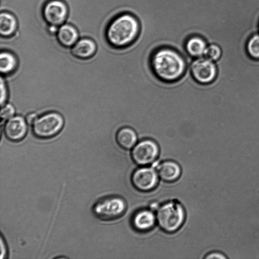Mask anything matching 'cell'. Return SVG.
Instances as JSON below:
<instances>
[{"mask_svg":"<svg viewBox=\"0 0 259 259\" xmlns=\"http://www.w3.org/2000/svg\"><path fill=\"white\" fill-rule=\"evenodd\" d=\"M37 117L35 112H30L26 115L25 119L28 124L32 125Z\"/></svg>","mask_w":259,"mask_h":259,"instance_id":"d4e9b609","label":"cell"},{"mask_svg":"<svg viewBox=\"0 0 259 259\" xmlns=\"http://www.w3.org/2000/svg\"><path fill=\"white\" fill-rule=\"evenodd\" d=\"M207 44L200 37L192 36L187 40L185 48L187 54L194 58L203 57Z\"/></svg>","mask_w":259,"mask_h":259,"instance_id":"ac0fdd59","label":"cell"},{"mask_svg":"<svg viewBox=\"0 0 259 259\" xmlns=\"http://www.w3.org/2000/svg\"><path fill=\"white\" fill-rule=\"evenodd\" d=\"M140 24L135 17L129 14L119 15L107 26L106 38L116 48H122L132 44L138 37Z\"/></svg>","mask_w":259,"mask_h":259,"instance_id":"3957f363","label":"cell"},{"mask_svg":"<svg viewBox=\"0 0 259 259\" xmlns=\"http://www.w3.org/2000/svg\"><path fill=\"white\" fill-rule=\"evenodd\" d=\"M190 73L194 80L201 85L212 83L217 75V67L215 62L204 57L194 60L190 67Z\"/></svg>","mask_w":259,"mask_h":259,"instance_id":"52a82bcc","label":"cell"},{"mask_svg":"<svg viewBox=\"0 0 259 259\" xmlns=\"http://www.w3.org/2000/svg\"><path fill=\"white\" fill-rule=\"evenodd\" d=\"M18 22L11 13L2 12L0 15V34L3 37H10L17 30Z\"/></svg>","mask_w":259,"mask_h":259,"instance_id":"e0dca14e","label":"cell"},{"mask_svg":"<svg viewBox=\"0 0 259 259\" xmlns=\"http://www.w3.org/2000/svg\"><path fill=\"white\" fill-rule=\"evenodd\" d=\"M5 81L3 79L2 77L1 78V106H3L6 103V101L7 99V89Z\"/></svg>","mask_w":259,"mask_h":259,"instance_id":"603a6c76","label":"cell"},{"mask_svg":"<svg viewBox=\"0 0 259 259\" xmlns=\"http://www.w3.org/2000/svg\"><path fill=\"white\" fill-rule=\"evenodd\" d=\"M159 176L156 169L142 166L134 171L131 176L133 186L141 192L153 190L157 185Z\"/></svg>","mask_w":259,"mask_h":259,"instance_id":"9c48e42d","label":"cell"},{"mask_svg":"<svg viewBox=\"0 0 259 259\" xmlns=\"http://www.w3.org/2000/svg\"><path fill=\"white\" fill-rule=\"evenodd\" d=\"M1 256L0 259L5 258L7 257V248L6 244V242L5 240L3 238L2 235L1 237Z\"/></svg>","mask_w":259,"mask_h":259,"instance_id":"cb8c5ba5","label":"cell"},{"mask_svg":"<svg viewBox=\"0 0 259 259\" xmlns=\"http://www.w3.org/2000/svg\"><path fill=\"white\" fill-rule=\"evenodd\" d=\"M220 5L219 31L211 43L222 54L215 62L217 75L209 88L228 107L259 103V58L247 50L248 40L259 32V19L247 0H222Z\"/></svg>","mask_w":259,"mask_h":259,"instance_id":"6da1fadb","label":"cell"},{"mask_svg":"<svg viewBox=\"0 0 259 259\" xmlns=\"http://www.w3.org/2000/svg\"><path fill=\"white\" fill-rule=\"evenodd\" d=\"M156 214L151 209H141L133 214L131 223L135 230L141 232H145L151 230L155 225Z\"/></svg>","mask_w":259,"mask_h":259,"instance_id":"7c38bea8","label":"cell"},{"mask_svg":"<svg viewBox=\"0 0 259 259\" xmlns=\"http://www.w3.org/2000/svg\"><path fill=\"white\" fill-rule=\"evenodd\" d=\"M58 42L63 47H72L78 40L77 29L70 24H63L59 26L57 32Z\"/></svg>","mask_w":259,"mask_h":259,"instance_id":"9a60e30c","label":"cell"},{"mask_svg":"<svg viewBox=\"0 0 259 259\" xmlns=\"http://www.w3.org/2000/svg\"><path fill=\"white\" fill-rule=\"evenodd\" d=\"M156 221L159 228L167 233L178 231L183 225L185 220V211L178 200H168L156 209Z\"/></svg>","mask_w":259,"mask_h":259,"instance_id":"277c9868","label":"cell"},{"mask_svg":"<svg viewBox=\"0 0 259 259\" xmlns=\"http://www.w3.org/2000/svg\"><path fill=\"white\" fill-rule=\"evenodd\" d=\"M156 170L162 181L171 183L177 181L181 175L180 166L176 162L167 160L157 164Z\"/></svg>","mask_w":259,"mask_h":259,"instance_id":"4fadbf2b","label":"cell"},{"mask_svg":"<svg viewBox=\"0 0 259 259\" xmlns=\"http://www.w3.org/2000/svg\"><path fill=\"white\" fill-rule=\"evenodd\" d=\"M159 154L157 142L151 139H144L135 145L131 151L133 161L140 166H147L153 163Z\"/></svg>","mask_w":259,"mask_h":259,"instance_id":"ba28073f","label":"cell"},{"mask_svg":"<svg viewBox=\"0 0 259 259\" xmlns=\"http://www.w3.org/2000/svg\"><path fill=\"white\" fill-rule=\"evenodd\" d=\"M27 124L25 119L22 116H14L5 122L4 126V134L11 141H20L26 135Z\"/></svg>","mask_w":259,"mask_h":259,"instance_id":"8fae6325","label":"cell"},{"mask_svg":"<svg viewBox=\"0 0 259 259\" xmlns=\"http://www.w3.org/2000/svg\"><path fill=\"white\" fill-rule=\"evenodd\" d=\"M64 124L63 116L56 112H50L37 117L32 125L34 135L39 138L48 139L59 133Z\"/></svg>","mask_w":259,"mask_h":259,"instance_id":"8992f818","label":"cell"},{"mask_svg":"<svg viewBox=\"0 0 259 259\" xmlns=\"http://www.w3.org/2000/svg\"><path fill=\"white\" fill-rule=\"evenodd\" d=\"M222 54V51L220 47L216 44L211 43L207 45L203 57L216 62L220 59Z\"/></svg>","mask_w":259,"mask_h":259,"instance_id":"ffe728a7","label":"cell"},{"mask_svg":"<svg viewBox=\"0 0 259 259\" xmlns=\"http://www.w3.org/2000/svg\"><path fill=\"white\" fill-rule=\"evenodd\" d=\"M126 204L121 197L107 195L97 200L92 211L94 216L102 221H112L121 217L125 212Z\"/></svg>","mask_w":259,"mask_h":259,"instance_id":"5b68a950","label":"cell"},{"mask_svg":"<svg viewBox=\"0 0 259 259\" xmlns=\"http://www.w3.org/2000/svg\"><path fill=\"white\" fill-rule=\"evenodd\" d=\"M15 109L13 105L5 104L3 105L1 111V117L4 120L8 119L14 116Z\"/></svg>","mask_w":259,"mask_h":259,"instance_id":"7402d4cb","label":"cell"},{"mask_svg":"<svg viewBox=\"0 0 259 259\" xmlns=\"http://www.w3.org/2000/svg\"><path fill=\"white\" fill-rule=\"evenodd\" d=\"M18 66V60L12 53L4 51L0 55V70L2 74L7 75L13 73Z\"/></svg>","mask_w":259,"mask_h":259,"instance_id":"d6986e66","label":"cell"},{"mask_svg":"<svg viewBox=\"0 0 259 259\" xmlns=\"http://www.w3.org/2000/svg\"><path fill=\"white\" fill-rule=\"evenodd\" d=\"M205 258H226L223 254L219 252H211L207 254Z\"/></svg>","mask_w":259,"mask_h":259,"instance_id":"484cf974","label":"cell"},{"mask_svg":"<svg viewBox=\"0 0 259 259\" xmlns=\"http://www.w3.org/2000/svg\"><path fill=\"white\" fill-rule=\"evenodd\" d=\"M247 50L249 55L254 58H259V34L252 36L247 44Z\"/></svg>","mask_w":259,"mask_h":259,"instance_id":"44dd1931","label":"cell"},{"mask_svg":"<svg viewBox=\"0 0 259 259\" xmlns=\"http://www.w3.org/2000/svg\"><path fill=\"white\" fill-rule=\"evenodd\" d=\"M118 145L124 149H132L138 143V136L137 132L130 126H123L117 132L115 136Z\"/></svg>","mask_w":259,"mask_h":259,"instance_id":"2e32d148","label":"cell"},{"mask_svg":"<svg viewBox=\"0 0 259 259\" xmlns=\"http://www.w3.org/2000/svg\"><path fill=\"white\" fill-rule=\"evenodd\" d=\"M68 15V7L62 0H50L42 9L44 18L49 25L61 26L64 24Z\"/></svg>","mask_w":259,"mask_h":259,"instance_id":"30bf717a","label":"cell"},{"mask_svg":"<svg viewBox=\"0 0 259 259\" xmlns=\"http://www.w3.org/2000/svg\"><path fill=\"white\" fill-rule=\"evenodd\" d=\"M149 62L154 75L164 82L180 80L186 70V62L183 56L170 48L157 49L152 54Z\"/></svg>","mask_w":259,"mask_h":259,"instance_id":"7a4b0ae2","label":"cell"},{"mask_svg":"<svg viewBox=\"0 0 259 259\" xmlns=\"http://www.w3.org/2000/svg\"><path fill=\"white\" fill-rule=\"evenodd\" d=\"M96 42L89 38H82L78 39L72 47V55L78 59H86L93 57L96 52Z\"/></svg>","mask_w":259,"mask_h":259,"instance_id":"5bb4252c","label":"cell"}]
</instances>
